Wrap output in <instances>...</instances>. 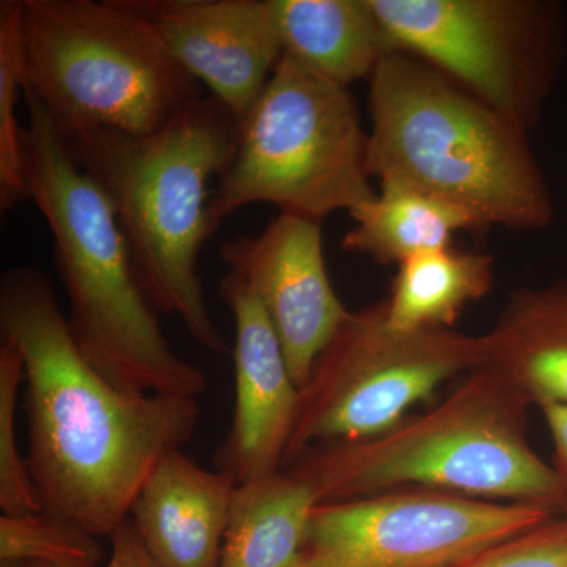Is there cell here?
<instances>
[{"label": "cell", "instance_id": "obj_25", "mask_svg": "<svg viewBox=\"0 0 567 567\" xmlns=\"http://www.w3.org/2000/svg\"><path fill=\"white\" fill-rule=\"evenodd\" d=\"M555 446L554 468L567 492V405H547L540 409ZM567 514V507L565 513Z\"/></svg>", "mask_w": 567, "mask_h": 567}, {"label": "cell", "instance_id": "obj_10", "mask_svg": "<svg viewBox=\"0 0 567 567\" xmlns=\"http://www.w3.org/2000/svg\"><path fill=\"white\" fill-rule=\"evenodd\" d=\"M557 516L425 487L317 503L298 567H451Z\"/></svg>", "mask_w": 567, "mask_h": 567}, {"label": "cell", "instance_id": "obj_11", "mask_svg": "<svg viewBox=\"0 0 567 567\" xmlns=\"http://www.w3.org/2000/svg\"><path fill=\"white\" fill-rule=\"evenodd\" d=\"M219 257L264 306L290 374L305 385L312 365L350 312L324 264L322 224L279 213L257 237L224 241Z\"/></svg>", "mask_w": 567, "mask_h": 567}, {"label": "cell", "instance_id": "obj_3", "mask_svg": "<svg viewBox=\"0 0 567 567\" xmlns=\"http://www.w3.org/2000/svg\"><path fill=\"white\" fill-rule=\"evenodd\" d=\"M24 102L29 199L50 227L82 354L122 390L199 398L207 379L167 342L111 200L25 89Z\"/></svg>", "mask_w": 567, "mask_h": 567}, {"label": "cell", "instance_id": "obj_19", "mask_svg": "<svg viewBox=\"0 0 567 567\" xmlns=\"http://www.w3.org/2000/svg\"><path fill=\"white\" fill-rule=\"evenodd\" d=\"M494 286L488 254L457 251L453 246L420 254L399 265L386 320L401 331L453 330L466 306L483 300Z\"/></svg>", "mask_w": 567, "mask_h": 567}, {"label": "cell", "instance_id": "obj_24", "mask_svg": "<svg viewBox=\"0 0 567 567\" xmlns=\"http://www.w3.org/2000/svg\"><path fill=\"white\" fill-rule=\"evenodd\" d=\"M110 540V557L104 567H158L137 535L132 518H126Z\"/></svg>", "mask_w": 567, "mask_h": 567}, {"label": "cell", "instance_id": "obj_21", "mask_svg": "<svg viewBox=\"0 0 567 567\" xmlns=\"http://www.w3.org/2000/svg\"><path fill=\"white\" fill-rule=\"evenodd\" d=\"M102 537L50 513L0 516V561L100 567Z\"/></svg>", "mask_w": 567, "mask_h": 567}, {"label": "cell", "instance_id": "obj_14", "mask_svg": "<svg viewBox=\"0 0 567 567\" xmlns=\"http://www.w3.org/2000/svg\"><path fill=\"white\" fill-rule=\"evenodd\" d=\"M237 483L169 451L145 481L130 518L158 567H219Z\"/></svg>", "mask_w": 567, "mask_h": 567}, {"label": "cell", "instance_id": "obj_23", "mask_svg": "<svg viewBox=\"0 0 567 567\" xmlns=\"http://www.w3.org/2000/svg\"><path fill=\"white\" fill-rule=\"evenodd\" d=\"M559 516L451 567H567V514Z\"/></svg>", "mask_w": 567, "mask_h": 567}, {"label": "cell", "instance_id": "obj_5", "mask_svg": "<svg viewBox=\"0 0 567 567\" xmlns=\"http://www.w3.org/2000/svg\"><path fill=\"white\" fill-rule=\"evenodd\" d=\"M529 406L481 365L423 415L371 439L311 447L286 470L312 487L317 503L425 487L563 514L565 484L529 445Z\"/></svg>", "mask_w": 567, "mask_h": 567}, {"label": "cell", "instance_id": "obj_2", "mask_svg": "<svg viewBox=\"0 0 567 567\" xmlns=\"http://www.w3.org/2000/svg\"><path fill=\"white\" fill-rule=\"evenodd\" d=\"M238 134L240 121L210 95L145 136L111 130L63 136L111 200L151 303L213 353L230 350L205 301L197 262L218 229L208 183L229 169Z\"/></svg>", "mask_w": 567, "mask_h": 567}, {"label": "cell", "instance_id": "obj_18", "mask_svg": "<svg viewBox=\"0 0 567 567\" xmlns=\"http://www.w3.org/2000/svg\"><path fill=\"white\" fill-rule=\"evenodd\" d=\"M352 218L354 226L342 238L341 248L382 265H401L420 254L451 248L461 230L481 229L456 205L390 182L380 183V193Z\"/></svg>", "mask_w": 567, "mask_h": 567}, {"label": "cell", "instance_id": "obj_26", "mask_svg": "<svg viewBox=\"0 0 567 567\" xmlns=\"http://www.w3.org/2000/svg\"><path fill=\"white\" fill-rule=\"evenodd\" d=\"M25 567H78V566L51 565V563H25Z\"/></svg>", "mask_w": 567, "mask_h": 567}, {"label": "cell", "instance_id": "obj_17", "mask_svg": "<svg viewBox=\"0 0 567 567\" xmlns=\"http://www.w3.org/2000/svg\"><path fill=\"white\" fill-rule=\"evenodd\" d=\"M312 487L290 470L238 484L219 567H298Z\"/></svg>", "mask_w": 567, "mask_h": 567}, {"label": "cell", "instance_id": "obj_1", "mask_svg": "<svg viewBox=\"0 0 567 567\" xmlns=\"http://www.w3.org/2000/svg\"><path fill=\"white\" fill-rule=\"evenodd\" d=\"M0 330L24 364L25 458L41 507L110 537L164 454L194 439L199 402L122 390L100 374L39 268L2 275Z\"/></svg>", "mask_w": 567, "mask_h": 567}, {"label": "cell", "instance_id": "obj_16", "mask_svg": "<svg viewBox=\"0 0 567 567\" xmlns=\"http://www.w3.org/2000/svg\"><path fill=\"white\" fill-rule=\"evenodd\" d=\"M284 54L349 87L391 54L371 0H270Z\"/></svg>", "mask_w": 567, "mask_h": 567}, {"label": "cell", "instance_id": "obj_20", "mask_svg": "<svg viewBox=\"0 0 567 567\" xmlns=\"http://www.w3.org/2000/svg\"><path fill=\"white\" fill-rule=\"evenodd\" d=\"M25 55L21 0L0 2V210L29 199L24 128L17 106L24 96Z\"/></svg>", "mask_w": 567, "mask_h": 567}, {"label": "cell", "instance_id": "obj_22", "mask_svg": "<svg viewBox=\"0 0 567 567\" xmlns=\"http://www.w3.org/2000/svg\"><path fill=\"white\" fill-rule=\"evenodd\" d=\"M24 364L17 347H0V511L3 516L40 513L39 492L18 445L17 420Z\"/></svg>", "mask_w": 567, "mask_h": 567}, {"label": "cell", "instance_id": "obj_8", "mask_svg": "<svg viewBox=\"0 0 567 567\" xmlns=\"http://www.w3.org/2000/svg\"><path fill=\"white\" fill-rule=\"evenodd\" d=\"M391 52L445 74L522 132L563 71L566 7L555 0H371Z\"/></svg>", "mask_w": 567, "mask_h": 567}, {"label": "cell", "instance_id": "obj_7", "mask_svg": "<svg viewBox=\"0 0 567 567\" xmlns=\"http://www.w3.org/2000/svg\"><path fill=\"white\" fill-rule=\"evenodd\" d=\"M368 133L349 87L284 54L262 95L240 122L237 152L212 194L218 224L252 204L322 224L353 215L377 196Z\"/></svg>", "mask_w": 567, "mask_h": 567}, {"label": "cell", "instance_id": "obj_6", "mask_svg": "<svg viewBox=\"0 0 567 567\" xmlns=\"http://www.w3.org/2000/svg\"><path fill=\"white\" fill-rule=\"evenodd\" d=\"M24 89L63 136H145L204 99L151 21L126 0H21Z\"/></svg>", "mask_w": 567, "mask_h": 567}, {"label": "cell", "instance_id": "obj_13", "mask_svg": "<svg viewBox=\"0 0 567 567\" xmlns=\"http://www.w3.org/2000/svg\"><path fill=\"white\" fill-rule=\"evenodd\" d=\"M219 295L235 323V406L215 465L238 486L281 472L300 388L260 301L229 274L219 284Z\"/></svg>", "mask_w": 567, "mask_h": 567}, {"label": "cell", "instance_id": "obj_4", "mask_svg": "<svg viewBox=\"0 0 567 567\" xmlns=\"http://www.w3.org/2000/svg\"><path fill=\"white\" fill-rule=\"evenodd\" d=\"M368 167L472 215L481 229L539 230L554 200L528 133L427 63L391 52L369 78Z\"/></svg>", "mask_w": 567, "mask_h": 567}, {"label": "cell", "instance_id": "obj_12", "mask_svg": "<svg viewBox=\"0 0 567 567\" xmlns=\"http://www.w3.org/2000/svg\"><path fill=\"white\" fill-rule=\"evenodd\" d=\"M178 63L244 121L284 55L270 0H126Z\"/></svg>", "mask_w": 567, "mask_h": 567}, {"label": "cell", "instance_id": "obj_15", "mask_svg": "<svg viewBox=\"0 0 567 567\" xmlns=\"http://www.w3.org/2000/svg\"><path fill=\"white\" fill-rule=\"evenodd\" d=\"M484 341L483 365L529 405H567V281L511 295Z\"/></svg>", "mask_w": 567, "mask_h": 567}, {"label": "cell", "instance_id": "obj_9", "mask_svg": "<svg viewBox=\"0 0 567 567\" xmlns=\"http://www.w3.org/2000/svg\"><path fill=\"white\" fill-rule=\"evenodd\" d=\"M484 358V334L395 330L385 300L350 312L300 388L282 470L311 447L390 431L413 405L481 368Z\"/></svg>", "mask_w": 567, "mask_h": 567}]
</instances>
